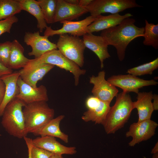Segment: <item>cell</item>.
<instances>
[{"mask_svg":"<svg viewBox=\"0 0 158 158\" xmlns=\"http://www.w3.org/2000/svg\"><path fill=\"white\" fill-rule=\"evenodd\" d=\"M135 22V19L128 18L118 25L102 31L101 33L100 36L108 45L116 48L120 61L124 59L126 49L130 42L137 37L143 36L144 27L136 26Z\"/></svg>","mask_w":158,"mask_h":158,"instance_id":"1","label":"cell"},{"mask_svg":"<svg viewBox=\"0 0 158 158\" xmlns=\"http://www.w3.org/2000/svg\"><path fill=\"white\" fill-rule=\"evenodd\" d=\"M114 105L111 107L102 123L107 134L114 133L123 127L134 109L130 95L124 92L118 94Z\"/></svg>","mask_w":158,"mask_h":158,"instance_id":"2","label":"cell"},{"mask_svg":"<svg viewBox=\"0 0 158 158\" xmlns=\"http://www.w3.org/2000/svg\"><path fill=\"white\" fill-rule=\"evenodd\" d=\"M26 104L16 97L6 105L2 114L1 124L10 135L19 138H23L28 134L23 108Z\"/></svg>","mask_w":158,"mask_h":158,"instance_id":"3","label":"cell"},{"mask_svg":"<svg viewBox=\"0 0 158 158\" xmlns=\"http://www.w3.org/2000/svg\"><path fill=\"white\" fill-rule=\"evenodd\" d=\"M43 63L56 66L71 73L74 76L75 86L79 84L80 76L86 72L85 70L80 69L76 63L67 58L57 49L48 51L38 58L30 59L22 68L27 70Z\"/></svg>","mask_w":158,"mask_h":158,"instance_id":"4","label":"cell"},{"mask_svg":"<svg viewBox=\"0 0 158 158\" xmlns=\"http://www.w3.org/2000/svg\"><path fill=\"white\" fill-rule=\"evenodd\" d=\"M24 107L23 112L28 134L32 133L54 118V110L46 102H32Z\"/></svg>","mask_w":158,"mask_h":158,"instance_id":"5","label":"cell"},{"mask_svg":"<svg viewBox=\"0 0 158 158\" xmlns=\"http://www.w3.org/2000/svg\"><path fill=\"white\" fill-rule=\"evenodd\" d=\"M57 48L67 58L80 67L84 65L85 48L83 39L65 34L59 35L56 44Z\"/></svg>","mask_w":158,"mask_h":158,"instance_id":"6","label":"cell"},{"mask_svg":"<svg viewBox=\"0 0 158 158\" xmlns=\"http://www.w3.org/2000/svg\"><path fill=\"white\" fill-rule=\"evenodd\" d=\"M141 7L135 0H93L85 8L90 16H97L102 13H119L127 9Z\"/></svg>","mask_w":158,"mask_h":158,"instance_id":"7","label":"cell"},{"mask_svg":"<svg viewBox=\"0 0 158 158\" xmlns=\"http://www.w3.org/2000/svg\"><path fill=\"white\" fill-rule=\"evenodd\" d=\"M96 17L90 16L79 21H61L60 22L63 24V26L61 28L54 30L51 27L47 26L44 32V35L49 37L55 35L66 34L78 37L83 36L86 33L87 27L94 21Z\"/></svg>","mask_w":158,"mask_h":158,"instance_id":"8","label":"cell"},{"mask_svg":"<svg viewBox=\"0 0 158 158\" xmlns=\"http://www.w3.org/2000/svg\"><path fill=\"white\" fill-rule=\"evenodd\" d=\"M107 81L115 87L121 89L123 92H133L138 94L139 89L150 85H156L158 82L154 80H146L130 74L114 75Z\"/></svg>","mask_w":158,"mask_h":158,"instance_id":"9","label":"cell"},{"mask_svg":"<svg viewBox=\"0 0 158 158\" xmlns=\"http://www.w3.org/2000/svg\"><path fill=\"white\" fill-rule=\"evenodd\" d=\"M105 73L100 71L98 75L90 78V83L93 85L92 92L93 96L100 100L110 104L118 94V90L116 87L109 83L105 79Z\"/></svg>","mask_w":158,"mask_h":158,"instance_id":"10","label":"cell"},{"mask_svg":"<svg viewBox=\"0 0 158 158\" xmlns=\"http://www.w3.org/2000/svg\"><path fill=\"white\" fill-rule=\"evenodd\" d=\"M158 125L156 122L150 119L132 124L126 134L127 137L132 138L129 145L134 146L137 144L150 139L154 135Z\"/></svg>","mask_w":158,"mask_h":158,"instance_id":"11","label":"cell"},{"mask_svg":"<svg viewBox=\"0 0 158 158\" xmlns=\"http://www.w3.org/2000/svg\"><path fill=\"white\" fill-rule=\"evenodd\" d=\"M48 38L45 35H40L39 31L25 32L24 42L27 45L30 46L32 49L28 55L37 58L48 51L57 49L56 44L50 42Z\"/></svg>","mask_w":158,"mask_h":158,"instance_id":"12","label":"cell"},{"mask_svg":"<svg viewBox=\"0 0 158 158\" xmlns=\"http://www.w3.org/2000/svg\"><path fill=\"white\" fill-rule=\"evenodd\" d=\"M17 84L19 92L16 97L26 104L37 102H47L49 100L47 90L44 85H41L34 88L24 82L20 76L18 78Z\"/></svg>","mask_w":158,"mask_h":158,"instance_id":"13","label":"cell"},{"mask_svg":"<svg viewBox=\"0 0 158 158\" xmlns=\"http://www.w3.org/2000/svg\"><path fill=\"white\" fill-rule=\"evenodd\" d=\"M33 146L43 149L54 154L73 155L77 153L75 147H67L57 141L55 138L40 136L32 139Z\"/></svg>","mask_w":158,"mask_h":158,"instance_id":"14","label":"cell"},{"mask_svg":"<svg viewBox=\"0 0 158 158\" xmlns=\"http://www.w3.org/2000/svg\"><path fill=\"white\" fill-rule=\"evenodd\" d=\"M87 12L85 8L70 4L64 0H57L54 23L63 20L72 21Z\"/></svg>","mask_w":158,"mask_h":158,"instance_id":"15","label":"cell"},{"mask_svg":"<svg viewBox=\"0 0 158 158\" xmlns=\"http://www.w3.org/2000/svg\"><path fill=\"white\" fill-rule=\"evenodd\" d=\"M133 16L130 13L123 15L116 13L108 16H98L94 21L87 27L86 33L102 31L115 26L120 24L125 19Z\"/></svg>","mask_w":158,"mask_h":158,"instance_id":"16","label":"cell"},{"mask_svg":"<svg viewBox=\"0 0 158 158\" xmlns=\"http://www.w3.org/2000/svg\"><path fill=\"white\" fill-rule=\"evenodd\" d=\"M86 47L93 52L99 58L101 68L104 66V61L110 57L108 51V45L101 36L92 33H86L83 39Z\"/></svg>","mask_w":158,"mask_h":158,"instance_id":"17","label":"cell"},{"mask_svg":"<svg viewBox=\"0 0 158 158\" xmlns=\"http://www.w3.org/2000/svg\"><path fill=\"white\" fill-rule=\"evenodd\" d=\"M19 77L18 71H16L0 78L5 84L6 89L4 99L0 106V116H2L7 104L16 97L19 93V89L17 81Z\"/></svg>","mask_w":158,"mask_h":158,"instance_id":"18","label":"cell"},{"mask_svg":"<svg viewBox=\"0 0 158 158\" xmlns=\"http://www.w3.org/2000/svg\"><path fill=\"white\" fill-rule=\"evenodd\" d=\"M54 67V66L47 63L39 64L27 70L22 68L18 71L20 76L25 83L36 88L37 82Z\"/></svg>","mask_w":158,"mask_h":158,"instance_id":"19","label":"cell"},{"mask_svg":"<svg viewBox=\"0 0 158 158\" xmlns=\"http://www.w3.org/2000/svg\"><path fill=\"white\" fill-rule=\"evenodd\" d=\"M64 117V115H61L53 118L32 133L40 136H49L57 138L65 143H68V135L62 132L60 128V122Z\"/></svg>","mask_w":158,"mask_h":158,"instance_id":"20","label":"cell"},{"mask_svg":"<svg viewBox=\"0 0 158 158\" xmlns=\"http://www.w3.org/2000/svg\"><path fill=\"white\" fill-rule=\"evenodd\" d=\"M137 94V101L133 102V107L138 111V122L150 119L154 110L152 102L153 95L152 92H139Z\"/></svg>","mask_w":158,"mask_h":158,"instance_id":"21","label":"cell"},{"mask_svg":"<svg viewBox=\"0 0 158 158\" xmlns=\"http://www.w3.org/2000/svg\"><path fill=\"white\" fill-rule=\"evenodd\" d=\"M24 49L18 41L15 39L11 42L8 68L12 70L23 68L29 61L24 55Z\"/></svg>","mask_w":158,"mask_h":158,"instance_id":"22","label":"cell"},{"mask_svg":"<svg viewBox=\"0 0 158 158\" xmlns=\"http://www.w3.org/2000/svg\"><path fill=\"white\" fill-rule=\"evenodd\" d=\"M110 104L101 100L97 105L84 113L82 120L85 122L91 121L102 125L110 108Z\"/></svg>","mask_w":158,"mask_h":158,"instance_id":"23","label":"cell"},{"mask_svg":"<svg viewBox=\"0 0 158 158\" xmlns=\"http://www.w3.org/2000/svg\"><path fill=\"white\" fill-rule=\"evenodd\" d=\"M22 10L33 15L37 21V27L39 32H42L47 26L37 1L35 0H18Z\"/></svg>","mask_w":158,"mask_h":158,"instance_id":"24","label":"cell"},{"mask_svg":"<svg viewBox=\"0 0 158 158\" xmlns=\"http://www.w3.org/2000/svg\"><path fill=\"white\" fill-rule=\"evenodd\" d=\"M22 11L18 0H0V20L15 16Z\"/></svg>","mask_w":158,"mask_h":158,"instance_id":"25","label":"cell"},{"mask_svg":"<svg viewBox=\"0 0 158 158\" xmlns=\"http://www.w3.org/2000/svg\"><path fill=\"white\" fill-rule=\"evenodd\" d=\"M144 38L143 43L144 45L151 46L155 49H158V24L149 23L145 20Z\"/></svg>","mask_w":158,"mask_h":158,"instance_id":"26","label":"cell"},{"mask_svg":"<svg viewBox=\"0 0 158 158\" xmlns=\"http://www.w3.org/2000/svg\"><path fill=\"white\" fill-rule=\"evenodd\" d=\"M37 1L46 23H54L57 0H38Z\"/></svg>","mask_w":158,"mask_h":158,"instance_id":"27","label":"cell"},{"mask_svg":"<svg viewBox=\"0 0 158 158\" xmlns=\"http://www.w3.org/2000/svg\"><path fill=\"white\" fill-rule=\"evenodd\" d=\"M158 68V58H157L151 61L128 69L127 73L136 76L151 75Z\"/></svg>","mask_w":158,"mask_h":158,"instance_id":"28","label":"cell"},{"mask_svg":"<svg viewBox=\"0 0 158 158\" xmlns=\"http://www.w3.org/2000/svg\"><path fill=\"white\" fill-rule=\"evenodd\" d=\"M11 42L7 41L0 43V63L8 68Z\"/></svg>","mask_w":158,"mask_h":158,"instance_id":"29","label":"cell"},{"mask_svg":"<svg viewBox=\"0 0 158 158\" xmlns=\"http://www.w3.org/2000/svg\"><path fill=\"white\" fill-rule=\"evenodd\" d=\"M18 18L15 16L0 20V36L5 32L10 33L13 25L17 23Z\"/></svg>","mask_w":158,"mask_h":158,"instance_id":"30","label":"cell"},{"mask_svg":"<svg viewBox=\"0 0 158 158\" xmlns=\"http://www.w3.org/2000/svg\"><path fill=\"white\" fill-rule=\"evenodd\" d=\"M53 154L32 145L30 149L31 158H50Z\"/></svg>","mask_w":158,"mask_h":158,"instance_id":"31","label":"cell"},{"mask_svg":"<svg viewBox=\"0 0 158 158\" xmlns=\"http://www.w3.org/2000/svg\"><path fill=\"white\" fill-rule=\"evenodd\" d=\"M6 86L0 78V106L4 99L5 92Z\"/></svg>","mask_w":158,"mask_h":158,"instance_id":"32","label":"cell"},{"mask_svg":"<svg viewBox=\"0 0 158 158\" xmlns=\"http://www.w3.org/2000/svg\"><path fill=\"white\" fill-rule=\"evenodd\" d=\"M13 70L6 67L0 63V78L3 75L11 73Z\"/></svg>","mask_w":158,"mask_h":158,"instance_id":"33","label":"cell"},{"mask_svg":"<svg viewBox=\"0 0 158 158\" xmlns=\"http://www.w3.org/2000/svg\"><path fill=\"white\" fill-rule=\"evenodd\" d=\"M24 139L25 141L28 149V158H31L30 149L32 145V139L27 137H24Z\"/></svg>","mask_w":158,"mask_h":158,"instance_id":"34","label":"cell"},{"mask_svg":"<svg viewBox=\"0 0 158 158\" xmlns=\"http://www.w3.org/2000/svg\"><path fill=\"white\" fill-rule=\"evenodd\" d=\"M152 99L153 100L152 102L154 110H157L158 109V95L156 94H153Z\"/></svg>","mask_w":158,"mask_h":158,"instance_id":"35","label":"cell"},{"mask_svg":"<svg viewBox=\"0 0 158 158\" xmlns=\"http://www.w3.org/2000/svg\"><path fill=\"white\" fill-rule=\"evenodd\" d=\"M92 1L93 0H79L78 5L85 8L90 4Z\"/></svg>","mask_w":158,"mask_h":158,"instance_id":"36","label":"cell"},{"mask_svg":"<svg viewBox=\"0 0 158 158\" xmlns=\"http://www.w3.org/2000/svg\"><path fill=\"white\" fill-rule=\"evenodd\" d=\"M65 1L71 4L79 5V0H64Z\"/></svg>","mask_w":158,"mask_h":158,"instance_id":"37","label":"cell"},{"mask_svg":"<svg viewBox=\"0 0 158 158\" xmlns=\"http://www.w3.org/2000/svg\"><path fill=\"white\" fill-rule=\"evenodd\" d=\"M158 153V142L155 144L154 146L152 149L151 151V153L152 154H154Z\"/></svg>","mask_w":158,"mask_h":158,"instance_id":"38","label":"cell"},{"mask_svg":"<svg viewBox=\"0 0 158 158\" xmlns=\"http://www.w3.org/2000/svg\"><path fill=\"white\" fill-rule=\"evenodd\" d=\"M50 158H64L62 155L53 154Z\"/></svg>","mask_w":158,"mask_h":158,"instance_id":"39","label":"cell"},{"mask_svg":"<svg viewBox=\"0 0 158 158\" xmlns=\"http://www.w3.org/2000/svg\"><path fill=\"white\" fill-rule=\"evenodd\" d=\"M152 158H158V153L153 154Z\"/></svg>","mask_w":158,"mask_h":158,"instance_id":"40","label":"cell"}]
</instances>
